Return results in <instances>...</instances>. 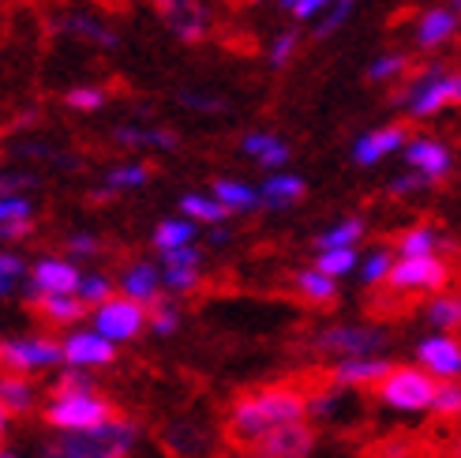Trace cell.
<instances>
[{"label": "cell", "instance_id": "cell-32", "mask_svg": "<svg viewBox=\"0 0 461 458\" xmlns=\"http://www.w3.org/2000/svg\"><path fill=\"white\" fill-rule=\"evenodd\" d=\"M34 383L27 376H5L0 380V406H5V417H23L34 409Z\"/></svg>", "mask_w": 461, "mask_h": 458}, {"label": "cell", "instance_id": "cell-39", "mask_svg": "<svg viewBox=\"0 0 461 458\" xmlns=\"http://www.w3.org/2000/svg\"><path fill=\"white\" fill-rule=\"evenodd\" d=\"M64 105L76 109V113H102L109 105V90L98 87V83H79L64 95Z\"/></svg>", "mask_w": 461, "mask_h": 458}, {"label": "cell", "instance_id": "cell-22", "mask_svg": "<svg viewBox=\"0 0 461 458\" xmlns=\"http://www.w3.org/2000/svg\"><path fill=\"white\" fill-rule=\"evenodd\" d=\"M113 143L124 151H176L180 132L161 124H117L113 128Z\"/></svg>", "mask_w": 461, "mask_h": 458}, {"label": "cell", "instance_id": "cell-11", "mask_svg": "<svg viewBox=\"0 0 461 458\" xmlns=\"http://www.w3.org/2000/svg\"><path fill=\"white\" fill-rule=\"evenodd\" d=\"M402 158H405L409 173L424 177L428 185H439V180L450 177V169H454V151L439 140V135H428V132L412 135L409 147L402 151Z\"/></svg>", "mask_w": 461, "mask_h": 458}, {"label": "cell", "instance_id": "cell-23", "mask_svg": "<svg viewBox=\"0 0 461 458\" xmlns=\"http://www.w3.org/2000/svg\"><path fill=\"white\" fill-rule=\"evenodd\" d=\"M394 372V364L383 357H353V361H338L330 369V383L334 387H375Z\"/></svg>", "mask_w": 461, "mask_h": 458}, {"label": "cell", "instance_id": "cell-17", "mask_svg": "<svg viewBox=\"0 0 461 458\" xmlns=\"http://www.w3.org/2000/svg\"><path fill=\"white\" fill-rule=\"evenodd\" d=\"M64 364L68 369H102V364L117 361V346L102 338L95 327L90 331H68L64 338Z\"/></svg>", "mask_w": 461, "mask_h": 458}, {"label": "cell", "instance_id": "cell-52", "mask_svg": "<svg viewBox=\"0 0 461 458\" xmlns=\"http://www.w3.org/2000/svg\"><path fill=\"white\" fill-rule=\"evenodd\" d=\"M38 180L31 173H5L0 177V196H31L27 188H34Z\"/></svg>", "mask_w": 461, "mask_h": 458}, {"label": "cell", "instance_id": "cell-10", "mask_svg": "<svg viewBox=\"0 0 461 458\" xmlns=\"http://www.w3.org/2000/svg\"><path fill=\"white\" fill-rule=\"evenodd\" d=\"M72 444L83 458H128L135 440H140V432L135 425L124 417V421H113V425H102L95 432H79V436H64Z\"/></svg>", "mask_w": 461, "mask_h": 458}, {"label": "cell", "instance_id": "cell-51", "mask_svg": "<svg viewBox=\"0 0 461 458\" xmlns=\"http://www.w3.org/2000/svg\"><path fill=\"white\" fill-rule=\"evenodd\" d=\"M424 188H431L424 177H417V173H402V177L390 180V188H386V192L394 196V199H409V196H417V192H424Z\"/></svg>", "mask_w": 461, "mask_h": 458}, {"label": "cell", "instance_id": "cell-1", "mask_svg": "<svg viewBox=\"0 0 461 458\" xmlns=\"http://www.w3.org/2000/svg\"><path fill=\"white\" fill-rule=\"evenodd\" d=\"M304 414H308V395L301 387H293V383L259 387V391L240 395L233 406H229L225 436L233 444H244V451H248L259 436H267L270 428L296 425Z\"/></svg>", "mask_w": 461, "mask_h": 458}, {"label": "cell", "instance_id": "cell-43", "mask_svg": "<svg viewBox=\"0 0 461 458\" xmlns=\"http://www.w3.org/2000/svg\"><path fill=\"white\" fill-rule=\"evenodd\" d=\"M95 391V380L86 376V369H64L53 383V395L50 398H68V395H86Z\"/></svg>", "mask_w": 461, "mask_h": 458}, {"label": "cell", "instance_id": "cell-25", "mask_svg": "<svg viewBox=\"0 0 461 458\" xmlns=\"http://www.w3.org/2000/svg\"><path fill=\"white\" fill-rule=\"evenodd\" d=\"M147 185H150V166L140 162V158H128V162H117V166L105 169L102 188L95 192V199H113L121 192H140Z\"/></svg>", "mask_w": 461, "mask_h": 458}, {"label": "cell", "instance_id": "cell-41", "mask_svg": "<svg viewBox=\"0 0 461 458\" xmlns=\"http://www.w3.org/2000/svg\"><path fill=\"white\" fill-rule=\"evenodd\" d=\"M34 196H0V225L34 222Z\"/></svg>", "mask_w": 461, "mask_h": 458}, {"label": "cell", "instance_id": "cell-27", "mask_svg": "<svg viewBox=\"0 0 461 458\" xmlns=\"http://www.w3.org/2000/svg\"><path fill=\"white\" fill-rule=\"evenodd\" d=\"M27 308H34L50 327H76L90 312L79 297H38V301H27Z\"/></svg>", "mask_w": 461, "mask_h": 458}, {"label": "cell", "instance_id": "cell-19", "mask_svg": "<svg viewBox=\"0 0 461 458\" xmlns=\"http://www.w3.org/2000/svg\"><path fill=\"white\" fill-rule=\"evenodd\" d=\"M50 27L57 31V34H72V38H83V41H90V45H98V50H121V34L109 27L105 19H98V15H90V12H64V15H57Z\"/></svg>", "mask_w": 461, "mask_h": 458}, {"label": "cell", "instance_id": "cell-20", "mask_svg": "<svg viewBox=\"0 0 461 458\" xmlns=\"http://www.w3.org/2000/svg\"><path fill=\"white\" fill-rule=\"evenodd\" d=\"M117 289L121 297H128V301H140V305H154L161 301V289H166V282H161V267H154L150 260H135L121 270L117 279Z\"/></svg>", "mask_w": 461, "mask_h": 458}, {"label": "cell", "instance_id": "cell-58", "mask_svg": "<svg viewBox=\"0 0 461 458\" xmlns=\"http://www.w3.org/2000/svg\"><path fill=\"white\" fill-rule=\"evenodd\" d=\"M5 458H15V454H12V451H5Z\"/></svg>", "mask_w": 461, "mask_h": 458}, {"label": "cell", "instance_id": "cell-6", "mask_svg": "<svg viewBox=\"0 0 461 458\" xmlns=\"http://www.w3.org/2000/svg\"><path fill=\"white\" fill-rule=\"evenodd\" d=\"M90 327H95L102 338H109L113 346H117V342H131L150 327V308L117 293L113 301H105L102 308L90 312Z\"/></svg>", "mask_w": 461, "mask_h": 458}, {"label": "cell", "instance_id": "cell-54", "mask_svg": "<svg viewBox=\"0 0 461 458\" xmlns=\"http://www.w3.org/2000/svg\"><path fill=\"white\" fill-rule=\"evenodd\" d=\"M0 234H5V241H23L34 234V222H19V225H0Z\"/></svg>", "mask_w": 461, "mask_h": 458}, {"label": "cell", "instance_id": "cell-38", "mask_svg": "<svg viewBox=\"0 0 461 458\" xmlns=\"http://www.w3.org/2000/svg\"><path fill=\"white\" fill-rule=\"evenodd\" d=\"M27 279H31V263L12 248L0 252V293L12 297L19 286H27Z\"/></svg>", "mask_w": 461, "mask_h": 458}, {"label": "cell", "instance_id": "cell-33", "mask_svg": "<svg viewBox=\"0 0 461 458\" xmlns=\"http://www.w3.org/2000/svg\"><path fill=\"white\" fill-rule=\"evenodd\" d=\"M424 319L439 331V334H454L461 331V297L457 293H435L424 305Z\"/></svg>", "mask_w": 461, "mask_h": 458}, {"label": "cell", "instance_id": "cell-57", "mask_svg": "<svg viewBox=\"0 0 461 458\" xmlns=\"http://www.w3.org/2000/svg\"><path fill=\"white\" fill-rule=\"evenodd\" d=\"M450 5H454V12H457V15H461V0H450Z\"/></svg>", "mask_w": 461, "mask_h": 458}, {"label": "cell", "instance_id": "cell-36", "mask_svg": "<svg viewBox=\"0 0 461 458\" xmlns=\"http://www.w3.org/2000/svg\"><path fill=\"white\" fill-rule=\"evenodd\" d=\"M79 301L95 312V308H102L105 301H113L117 297V282L109 279V274H102V270H83V282H79Z\"/></svg>", "mask_w": 461, "mask_h": 458}, {"label": "cell", "instance_id": "cell-46", "mask_svg": "<svg viewBox=\"0 0 461 458\" xmlns=\"http://www.w3.org/2000/svg\"><path fill=\"white\" fill-rule=\"evenodd\" d=\"M161 282H166L169 293H195L203 279L195 267H161Z\"/></svg>", "mask_w": 461, "mask_h": 458}, {"label": "cell", "instance_id": "cell-45", "mask_svg": "<svg viewBox=\"0 0 461 458\" xmlns=\"http://www.w3.org/2000/svg\"><path fill=\"white\" fill-rule=\"evenodd\" d=\"M64 248H68V260H95L98 252H102V241L95 234H86V229H76V234H68L64 237Z\"/></svg>", "mask_w": 461, "mask_h": 458}, {"label": "cell", "instance_id": "cell-48", "mask_svg": "<svg viewBox=\"0 0 461 458\" xmlns=\"http://www.w3.org/2000/svg\"><path fill=\"white\" fill-rule=\"evenodd\" d=\"M184 109H192V113H203V117H214V113H225L229 102L218 98V95H199V90H180V98H176Z\"/></svg>", "mask_w": 461, "mask_h": 458}, {"label": "cell", "instance_id": "cell-12", "mask_svg": "<svg viewBox=\"0 0 461 458\" xmlns=\"http://www.w3.org/2000/svg\"><path fill=\"white\" fill-rule=\"evenodd\" d=\"M409 128L405 124H379V128H367V132H360L357 140H353V166H360V169H372V166H379V162H386V158H394V154H402L405 147H409Z\"/></svg>", "mask_w": 461, "mask_h": 458}, {"label": "cell", "instance_id": "cell-2", "mask_svg": "<svg viewBox=\"0 0 461 458\" xmlns=\"http://www.w3.org/2000/svg\"><path fill=\"white\" fill-rule=\"evenodd\" d=\"M394 105L405 113L409 121L439 117L443 109L461 105V72L457 68H447L443 60H431L402 87V95L394 98Z\"/></svg>", "mask_w": 461, "mask_h": 458}, {"label": "cell", "instance_id": "cell-34", "mask_svg": "<svg viewBox=\"0 0 461 458\" xmlns=\"http://www.w3.org/2000/svg\"><path fill=\"white\" fill-rule=\"evenodd\" d=\"M394 263H398V252H394V248H372V252L364 256L357 279H360L364 286H386L390 274H394Z\"/></svg>", "mask_w": 461, "mask_h": 458}, {"label": "cell", "instance_id": "cell-16", "mask_svg": "<svg viewBox=\"0 0 461 458\" xmlns=\"http://www.w3.org/2000/svg\"><path fill=\"white\" fill-rule=\"evenodd\" d=\"M417 364L439 383H461V338L457 334H428L417 346Z\"/></svg>", "mask_w": 461, "mask_h": 458}, {"label": "cell", "instance_id": "cell-9", "mask_svg": "<svg viewBox=\"0 0 461 458\" xmlns=\"http://www.w3.org/2000/svg\"><path fill=\"white\" fill-rule=\"evenodd\" d=\"M386 331L379 327H357V324H341V327H327L315 334V350L319 353H341V361L353 357H372L379 350H386Z\"/></svg>", "mask_w": 461, "mask_h": 458}, {"label": "cell", "instance_id": "cell-8", "mask_svg": "<svg viewBox=\"0 0 461 458\" xmlns=\"http://www.w3.org/2000/svg\"><path fill=\"white\" fill-rule=\"evenodd\" d=\"M447 282H450V263L443 256H412V260H402L394 263V274H390L386 289L394 293H447Z\"/></svg>", "mask_w": 461, "mask_h": 458}, {"label": "cell", "instance_id": "cell-31", "mask_svg": "<svg viewBox=\"0 0 461 458\" xmlns=\"http://www.w3.org/2000/svg\"><path fill=\"white\" fill-rule=\"evenodd\" d=\"M293 289L301 293L308 305H334L338 279H330V274H322L315 267H301V270L293 274Z\"/></svg>", "mask_w": 461, "mask_h": 458}, {"label": "cell", "instance_id": "cell-49", "mask_svg": "<svg viewBox=\"0 0 461 458\" xmlns=\"http://www.w3.org/2000/svg\"><path fill=\"white\" fill-rule=\"evenodd\" d=\"M180 327V308L173 301H154L150 305V331L154 334H173Z\"/></svg>", "mask_w": 461, "mask_h": 458}, {"label": "cell", "instance_id": "cell-42", "mask_svg": "<svg viewBox=\"0 0 461 458\" xmlns=\"http://www.w3.org/2000/svg\"><path fill=\"white\" fill-rule=\"evenodd\" d=\"M278 5L293 15V23H312L315 27V23L338 5V0H278Z\"/></svg>", "mask_w": 461, "mask_h": 458}, {"label": "cell", "instance_id": "cell-15", "mask_svg": "<svg viewBox=\"0 0 461 458\" xmlns=\"http://www.w3.org/2000/svg\"><path fill=\"white\" fill-rule=\"evenodd\" d=\"M315 447V432L312 425L296 421V425H278L270 428L267 436H259L256 444L248 447L251 458H308Z\"/></svg>", "mask_w": 461, "mask_h": 458}, {"label": "cell", "instance_id": "cell-7", "mask_svg": "<svg viewBox=\"0 0 461 458\" xmlns=\"http://www.w3.org/2000/svg\"><path fill=\"white\" fill-rule=\"evenodd\" d=\"M79 282H83V270L76 260L38 256L31 263V279L23 286V297H27V301H38V297H76Z\"/></svg>", "mask_w": 461, "mask_h": 458}, {"label": "cell", "instance_id": "cell-55", "mask_svg": "<svg viewBox=\"0 0 461 458\" xmlns=\"http://www.w3.org/2000/svg\"><path fill=\"white\" fill-rule=\"evenodd\" d=\"M211 244H218V248H221V244H229V229H225V225L211 229Z\"/></svg>", "mask_w": 461, "mask_h": 458}, {"label": "cell", "instance_id": "cell-18", "mask_svg": "<svg viewBox=\"0 0 461 458\" xmlns=\"http://www.w3.org/2000/svg\"><path fill=\"white\" fill-rule=\"evenodd\" d=\"M240 154L251 158L263 173H282L289 169V158H293V147L282 140L278 132H267V128H251L240 135Z\"/></svg>", "mask_w": 461, "mask_h": 458}, {"label": "cell", "instance_id": "cell-3", "mask_svg": "<svg viewBox=\"0 0 461 458\" xmlns=\"http://www.w3.org/2000/svg\"><path fill=\"white\" fill-rule=\"evenodd\" d=\"M113 421H124V414L109 398H102L98 391L50 398V406H45V425L64 428V432H95V428L113 425Z\"/></svg>", "mask_w": 461, "mask_h": 458}, {"label": "cell", "instance_id": "cell-56", "mask_svg": "<svg viewBox=\"0 0 461 458\" xmlns=\"http://www.w3.org/2000/svg\"><path fill=\"white\" fill-rule=\"evenodd\" d=\"M450 458H461V436L454 440V447H450Z\"/></svg>", "mask_w": 461, "mask_h": 458}, {"label": "cell", "instance_id": "cell-28", "mask_svg": "<svg viewBox=\"0 0 461 458\" xmlns=\"http://www.w3.org/2000/svg\"><path fill=\"white\" fill-rule=\"evenodd\" d=\"M176 211H180L184 218H192L195 225H206V229H218V225H225V218H229V211L221 207V203H218L211 192H184V196L176 199Z\"/></svg>", "mask_w": 461, "mask_h": 458}, {"label": "cell", "instance_id": "cell-50", "mask_svg": "<svg viewBox=\"0 0 461 458\" xmlns=\"http://www.w3.org/2000/svg\"><path fill=\"white\" fill-rule=\"evenodd\" d=\"M161 256V267H195L203 263V248L199 244H188V248H173V252H158Z\"/></svg>", "mask_w": 461, "mask_h": 458}, {"label": "cell", "instance_id": "cell-44", "mask_svg": "<svg viewBox=\"0 0 461 458\" xmlns=\"http://www.w3.org/2000/svg\"><path fill=\"white\" fill-rule=\"evenodd\" d=\"M431 414L443 421H457L461 417V383H439V395L431 402Z\"/></svg>", "mask_w": 461, "mask_h": 458}, {"label": "cell", "instance_id": "cell-24", "mask_svg": "<svg viewBox=\"0 0 461 458\" xmlns=\"http://www.w3.org/2000/svg\"><path fill=\"white\" fill-rule=\"evenodd\" d=\"M211 196L221 203L229 215H251L259 211V185H251L244 177H214L211 180Z\"/></svg>", "mask_w": 461, "mask_h": 458}, {"label": "cell", "instance_id": "cell-21", "mask_svg": "<svg viewBox=\"0 0 461 458\" xmlns=\"http://www.w3.org/2000/svg\"><path fill=\"white\" fill-rule=\"evenodd\" d=\"M308 196V180L293 169H282V173H267L259 180V203L267 211H289L296 207Z\"/></svg>", "mask_w": 461, "mask_h": 458}, {"label": "cell", "instance_id": "cell-53", "mask_svg": "<svg viewBox=\"0 0 461 458\" xmlns=\"http://www.w3.org/2000/svg\"><path fill=\"white\" fill-rule=\"evenodd\" d=\"M41 458H83L72 444H68V440H57V444H50V447H45V454Z\"/></svg>", "mask_w": 461, "mask_h": 458}, {"label": "cell", "instance_id": "cell-26", "mask_svg": "<svg viewBox=\"0 0 461 458\" xmlns=\"http://www.w3.org/2000/svg\"><path fill=\"white\" fill-rule=\"evenodd\" d=\"M447 248V237H443V229L435 225V222H417V225H409L398 234L394 241V252L402 260H412V256H439V252Z\"/></svg>", "mask_w": 461, "mask_h": 458}, {"label": "cell", "instance_id": "cell-47", "mask_svg": "<svg viewBox=\"0 0 461 458\" xmlns=\"http://www.w3.org/2000/svg\"><path fill=\"white\" fill-rule=\"evenodd\" d=\"M296 50H301V34H296V31H282L278 38L270 41V50H267L270 68H285L296 57Z\"/></svg>", "mask_w": 461, "mask_h": 458}, {"label": "cell", "instance_id": "cell-4", "mask_svg": "<svg viewBox=\"0 0 461 458\" xmlns=\"http://www.w3.org/2000/svg\"><path fill=\"white\" fill-rule=\"evenodd\" d=\"M435 395H439V380H435L420 364H394L379 387L375 398L390 409H405V414H417V409H431Z\"/></svg>", "mask_w": 461, "mask_h": 458}, {"label": "cell", "instance_id": "cell-13", "mask_svg": "<svg viewBox=\"0 0 461 458\" xmlns=\"http://www.w3.org/2000/svg\"><path fill=\"white\" fill-rule=\"evenodd\" d=\"M461 34V15L454 12V5H431L417 15L412 23V45L420 53H439Z\"/></svg>", "mask_w": 461, "mask_h": 458}, {"label": "cell", "instance_id": "cell-40", "mask_svg": "<svg viewBox=\"0 0 461 458\" xmlns=\"http://www.w3.org/2000/svg\"><path fill=\"white\" fill-rule=\"evenodd\" d=\"M357 5H360V0H338V5L327 12V15H322L319 23H315V31H312V38H330V34H338L341 27H345V23H349L353 19V12H357Z\"/></svg>", "mask_w": 461, "mask_h": 458}, {"label": "cell", "instance_id": "cell-37", "mask_svg": "<svg viewBox=\"0 0 461 458\" xmlns=\"http://www.w3.org/2000/svg\"><path fill=\"white\" fill-rule=\"evenodd\" d=\"M405 72H409V57H405V53H398V50H386V53H379L372 64H367L364 79H367V83L386 87V83H398Z\"/></svg>", "mask_w": 461, "mask_h": 458}, {"label": "cell", "instance_id": "cell-30", "mask_svg": "<svg viewBox=\"0 0 461 458\" xmlns=\"http://www.w3.org/2000/svg\"><path fill=\"white\" fill-rule=\"evenodd\" d=\"M154 248L158 252H173V248H188V244H199V225L184 215H169L154 225Z\"/></svg>", "mask_w": 461, "mask_h": 458}, {"label": "cell", "instance_id": "cell-5", "mask_svg": "<svg viewBox=\"0 0 461 458\" xmlns=\"http://www.w3.org/2000/svg\"><path fill=\"white\" fill-rule=\"evenodd\" d=\"M0 361H5V376H34L64 361V342L50 334H15L0 342Z\"/></svg>", "mask_w": 461, "mask_h": 458}, {"label": "cell", "instance_id": "cell-29", "mask_svg": "<svg viewBox=\"0 0 461 458\" xmlns=\"http://www.w3.org/2000/svg\"><path fill=\"white\" fill-rule=\"evenodd\" d=\"M364 234H367V222H364L360 215H345L341 222H334V225L322 229V234H315V237H312V244H315V252H330V248H357V244L364 241Z\"/></svg>", "mask_w": 461, "mask_h": 458}, {"label": "cell", "instance_id": "cell-14", "mask_svg": "<svg viewBox=\"0 0 461 458\" xmlns=\"http://www.w3.org/2000/svg\"><path fill=\"white\" fill-rule=\"evenodd\" d=\"M154 8L180 41L195 45L211 34V8L203 0H154Z\"/></svg>", "mask_w": 461, "mask_h": 458}, {"label": "cell", "instance_id": "cell-35", "mask_svg": "<svg viewBox=\"0 0 461 458\" xmlns=\"http://www.w3.org/2000/svg\"><path fill=\"white\" fill-rule=\"evenodd\" d=\"M360 252L357 248H330V252H315V270L330 274V279H345V274H357L360 270Z\"/></svg>", "mask_w": 461, "mask_h": 458}]
</instances>
